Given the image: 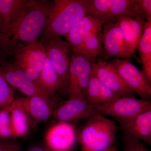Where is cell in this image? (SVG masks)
<instances>
[{
	"label": "cell",
	"instance_id": "cell-1",
	"mask_svg": "<svg viewBox=\"0 0 151 151\" xmlns=\"http://www.w3.org/2000/svg\"><path fill=\"white\" fill-rule=\"evenodd\" d=\"M51 6L47 1L27 0L15 19L0 33V54L12 55L19 49L39 40Z\"/></svg>",
	"mask_w": 151,
	"mask_h": 151
},
{
	"label": "cell",
	"instance_id": "cell-2",
	"mask_svg": "<svg viewBox=\"0 0 151 151\" xmlns=\"http://www.w3.org/2000/svg\"><path fill=\"white\" fill-rule=\"evenodd\" d=\"M88 0H55L41 36L43 43L55 36H65L78 20L87 16Z\"/></svg>",
	"mask_w": 151,
	"mask_h": 151
},
{
	"label": "cell",
	"instance_id": "cell-3",
	"mask_svg": "<svg viewBox=\"0 0 151 151\" xmlns=\"http://www.w3.org/2000/svg\"><path fill=\"white\" fill-rule=\"evenodd\" d=\"M119 129L115 121L100 113L85 120L76 129L81 151H103L113 145Z\"/></svg>",
	"mask_w": 151,
	"mask_h": 151
},
{
	"label": "cell",
	"instance_id": "cell-4",
	"mask_svg": "<svg viewBox=\"0 0 151 151\" xmlns=\"http://www.w3.org/2000/svg\"><path fill=\"white\" fill-rule=\"evenodd\" d=\"M12 55L16 64L29 79L40 87V75L47 58L44 44L37 41L19 49Z\"/></svg>",
	"mask_w": 151,
	"mask_h": 151
},
{
	"label": "cell",
	"instance_id": "cell-5",
	"mask_svg": "<svg viewBox=\"0 0 151 151\" xmlns=\"http://www.w3.org/2000/svg\"><path fill=\"white\" fill-rule=\"evenodd\" d=\"M94 107L97 113L110 116L119 122L151 109V101L134 96H124L111 103Z\"/></svg>",
	"mask_w": 151,
	"mask_h": 151
},
{
	"label": "cell",
	"instance_id": "cell-6",
	"mask_svg": "<svg viewBox=\"0 0 151 151\" xmlns=\"http://www.w3.org/2000/svg\"><path fill=\"white\" fill-rule=\"evenodd\" d=\"M130 58H115L109 61L122 80L135 94L143 100H151V84L148 82L142 71L132 62Z\"/></svg>",
	"mask_w": 151,
	"mask_h": 151
},
{
	"label": "cell",
	"instance_id": "cell-7",
	"mask_svg": "<svg viewBox=\"0 0 151 151\" xmlns=\"http://www.w3.org/2000/svg\"><path fill=\"white\" fill-rule=\"evenodd\" d=\"M91 72V63L84 56L72 52L64 89L68 97L84 96Z\"/></svg>",
	"mask_w": 151,
	"mask_h": 151
},
{
	"label": "cell",
	"instance_id": "cell-8",
	"mask_svg": "<svg viewBox=\"0 0 151 151\" xmlns=\"http://www.w3.org/2000/svg\"><path fill=\"white\" fill-rule=\"evenodd\" d=\"M43 44L47 56L61 81V89H64L72 54L70 45L60 36L50 38Z\"/></svg>",
	"mask_w": 151,
	"mask_h": 151
},
{
	"label": "cell",
	"instance_id": "cell-9",
	"mask_svg": "<svg viewBox=\"0 0 151 151\" xmlns=\"http://www.w3.org/2000/svg\"><path fill=\"white\" fill-rule=\"evenodd\" d=\"M0 69L10 86L19 90L27 97L40 96L52 102L51 96L29 79L14 62L1 60Z\"/></svg>",
	"mask_w": 151,
	"mask_h": 151
},
{
	"label": "cell",
	"instance_id": "cell-10",
	"mask_svg": "<svg viewBox=\"0 0 151 151\" xmlns=\"http://www.w3.org/2000/svg\"><path fill=\"white\" fill-rule=\"evenodd\" d=\"M97 113L84 96H76L60 104L53 112V116L57 122L72 124L81 120H86Z\"/></svg>",
	"mask_w": 151,
	"mask_h": 151
},
{
	"label": "cell",
	"instance_id": "cell-11",
	"mask_svg": "<svg viewBox=\"0 0 151 151\" xmlns=\"http://www.w3.org/2000/svg\"><path fill=\"white\" fill-rule=\"evenodd\" d=\"M76 129L72 124L57 122L49 128L45 137L50 151H72L77 142Z\"/></svg>",
	"mask_w": 151,
	"mask_h": 151
},
{
	"label": "cell",
	"instance_id": "cell-12",
	"mask_svg": "<svg viewBox=\"0 0 151 151\" xmlns=\"http://www.w3.org/2000/svg\"><path fill=\"white\" fill-rule=\"evenodd\" d=\"M103 84L120 97L134 96L109 61L100 58L91 63V72Z\"/></svg>",
	"mask_w": 151,
	"mask_h": 151
},
{
	"label": "cell",
	"instance_id": "cell-13",
	"mask_svg": "<svg viewBox=\"0 0 151 151\" xmlns=\"http://www.w3.org/2000/svg\"><path fill=\"white\" fill-rule=\"evenodd\" d=\"M103 49L100 56L106 60L112 57L127 58L124 35L117 23L102 24Z\"/></svg>",
	"mask_w": 151,
	"mask_h": 151
},
{
	"label": "cell",
	"instance_id": "cell-14",
	"mask_svg": "<svg viewBox=\"0 0 151 151\" xmlns=\"http://www.w3.org/2000/svg\"><path fill=\"white\" fill-rule=\"evenodd\" d=\"M118 123L119 129L151 145V109Z\"/></svg>",
	"mask_w": 151,
	"mask_h": 151
},
{
	"label": "cell",
	"instance_id": "cell-15",
	"mask_svg": "<svg viewBox=\"0 0 151 151\" xmlns=\"http://www.w3.org/2000/svg\"><path fill=\"white\" fill-rule=\"evenodd\" d=\"M146 21L140 18L124 16L117 19L116 23L124 35L127 58H130L137 49L138 42L142 35Z\"/></svg>",
	"mask_w": 151,
	"mask_h": 151
},
{
	"label": "cell",
	"instance_id": "cell-16",
	"mask_svg": "<svg viewBox=\"0 0 151 151\" xmlns=\"http://www.w3.org/2000/svg\"><path fill=\"white\" fill-rule=\"evenodd\" d=\"M102 25L92 17L86 16L78 20L64 37L74 52L82 42L92 33L102 31Z\"/></svg>",
	"mask_w": 151,
	"mask_h": 151
},
{
	"label": "cell",
	"instance_id": "cell-17",
	"mask_svg": "<svg viewBox=\"0 0 151 151\" xmlns=\"http://www.w3.org/2000/svg\"><path fill=\"white\" fill-rule=\"evenodd\" d=\"M127 16L146 20L145 16L138 0H113L110 9L102 19L101 24L116 22L120 17Z\"/></svg>",
	"mask_w": 151,
	"mask_h": 151
},
{
	"label": "cell",
	"instance_id": "cell-18",
	"mask_svg": "<svg viewBox=\"0 0 151 151\" xmlns=\"http://www.w3.org/2000/svg\"><path fill=\"white\" fill-rule=\"evenodd\" d=\"M120 97L91 73L84 93V98L87 103L92 106H97L111 103Z\"/></svg>",
	"mask_w": 151,
	"mask_h": 151
},
{
	"label": "cell",
	"instance_id": "cell-19",
	"mask_svg": "<svg viewBox=\"0 0 151 151\" xmlns=\"http://www.w3.org/2000/svg\"><path fill=\"white\" fill-rule=\"evenodd\" d=\"M22 100L23 107L29 119L39 123L50 118L52 113L51 101L38 96L22 97Z\"/></svg>",
	"mask_w": 151,
	"mask_h": 151
},
{
	"label": "cell",
	"instance_id": "cell-20",
	"mask_svg": "<svg viewBox=\"0 0 151 151\" xmlns=\"http://www.w3.org/2000/svg\"><path fill=\"white\" fill-rule=\"evenodd\" d=\"M11 127L14 138L22 137L29 130V119L23 107L22 98L14 100L11 104Z\"/></svg>",
	"mask_w": 151,
	"mask_h": 151
},
{
	"label": "cell",
	"instance_id": "cell-21",
	"mask_svg": "<svg viewBox=\"0 0 151 151\" xmlns=\"http://www.w3.org/2000/svg\"><path fill=\"white\" fill-rule=\"evenodd\" d=\"M142 72L146 80L151 84V22H146L144 32L138 42Z\"/></svg>",
	"mask_w": 151,
	"mask_h": 151
},
{
	"label": "cell",
	"instance_id": "cell-22",
	"mask_svg": "<svg viewBox=\"0 0 151 151\" xmlns=\"http://www.w3.org/2000/svg\"><path fill=\"white\" fill-rule=\"evenodd\" d=\"M103 49V35L102 31L95 32L85 38L80 46L76 50L74 53L84 56L91 63L96 61Z\"/></svg>",
	"mask_w": 151,
	"mask_h": 151
},
{
	"label": "cell",
	"instance_id": "cell-23",
	"mask_svg": "<svg viewBox=\"0 0 151 151\" xmlns=\"http://www.w3.org/2000/svg\"><path fill=\"white\" fill-rule=\"evenodd\" d=\"M27 0H0V33L15 19Z\"/></svg>",
	"mask_w": 151,
	"mask_h": 151
},
{
	"label": "cell",
	"instance_id": "cell-24",
	"mask_svg": "<svg viewBox=\"0 0 151 151\" xmlns=\"http://www.w3.org/2000/svg\"><path fill=\"white\" fill-rule=\"evenodd\" d=\"M40 87L45 92L52 96L56 91L62 88L59 76L47 56L46 60L40 75Z\"/></svg>",
	"mask_w": 151,
	"mask_h": 151
},
{
	"label": "cell",
	"instance_id": "cell-25",
	"mask_svg": "<svg viewBox=\"0 0 151 151\" xmlns=\"http://www.w3.org/2000/svg\"><path fill=\"white\" fill-rule=\"evenodd\" d=\"M113 0H88L87 16L100 22L110 9Z\"/></svg>",
	"mask_w": 151,
	"mask_h": 151
},
{
	"label": "cell",
	"instance_id": "cell-26",
	"mask_svg": "<svg viewBox=\"0 0 151 151\" xmlns=\"http://www.w3.org/2000/svg\"><path fill=\"white\" fill-rule=\"evenodd\" d=\"M11 104L0 109V139H9L14 138L11 124Z\"/></svg>",
	"mask_w": 151,
	"mask_h": 151
},
{
	"label": "cell",
	"instance_id": "cell-27",
	"mask_svg": "<svg viewBox=\"0 0 151 151\" xmlns=\"http://www.w3.org/2000/svg\"><path fill=\"white\" fill-rule=\"evenodd\" d=\"M14 91L6 81L0 69V109L13 102Z\"/></svg>",
	"mask_w": 151,
	"mask_h": 151
},
{
	"label": "cell",
	"instance_id": "cell-28",
	"mask_svg": "<svg viewBox=\"0 0 151 151\" xmlns=\"http://www.w3.org/2000/svg\"><path fill=\"white\" fill-rule=\"evenodd\" d=\"M123 151H150L141 140L123 132Z\"/></svg>",
	"mask_w": 151,
	"mask_h": 151
},
{
	"label": "cell",
	"instance_id": "cell-29",
	"mask_svg": "<svg viewBox=\"0 0 151 151\" xmlns=\"http://www.w3.org/2000/svg\"><path fill=\"white\" fill-rule=\"evenodd\" d=\"M20 144L16 141H0V151H21Z\"/></svg>",
	"mask_w": 151,
	"mask_h": 151
},
{
	"label": "cell",
	"instance_id": "cell-30",
	"mask_svg": "<svg viewBox=\"0 0 151 151\" xmlns=\"http://www.w3.org/2000/svg\"><path fill=\"white\" fill-rule=\"evenodd\" d=\"M144 14L145 16L146 22H151V0H138Z\"/></svg>",
	"mask_w": 151,
	"mask_h": 151
},
{
	"label": "cell",
	"instance_id": "cell-31",
	"mask_svg": "<svg viewBox=\"0 0 151 151\" xmlns=\"http://www.w3.org/2000/svg\"><path fill=\"white\" fill-rule=\"evenodd\" d=\"M27 151H50L47 148H44L42 147L36 146L31 148Z\"/></svg>",
	"mask_w": 151,
	"mask_h": 151
},
{
	"label": "cell",
	"instance_id": "cell-32",
	"mask_svg": "<svg viewBox=\"0 0 151 151\" xmlns=\"http://www.w3.org/2000/svg\"><path fill=\"white\" fill-rule=\"evenodd\" d=\"M103 151H119V150L116 146L113 145Z\"/></svg>",
	"mask_w": 151,
	"mask_h": 151
}]
</instances>
